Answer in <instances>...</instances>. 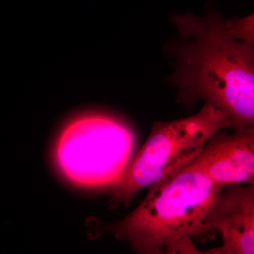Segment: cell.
Here are the masks:
<instances>
[{
    "mask_svg": "<svg viewBox=\"0 0 254 254\" xmlns=\"http://www.w3.org/2000/svg\"><path fill=\"white\" fill-rule=\"evenodd\" d=\"M173 22L185 41L175 47L173 77L185 103L205 100L230 117L234 131L254 125L253 46L227 36L223 18L175 15Z\"/></svg>",
    "mask_w": 254,
    "mask_h": 254,
    "instance_id": "6da1fadb",
    "label": "cell"
},
{
    "mask_svg": "<svg viewBox=\"0 0 254 254\" xmlns=\"http://www.w3.org/2000/svg\"><path fill=\"white\" fill-rule=\"evenodd\" d=\"M225 188L187 164L148 187L143 201L123 220L105 224L90 218L88 237L94 240L110 232L138 254H202L193 240H210L203 220Z\"/></svg>",
    "mask_w": 254,
    "mask_h": 254,
    "instance_id": "7a4b0ae2",
    "label": "cell"
},
{
    "mask_svg": "<svg viewBox=\"0 0 254 254\" xmlns=\"http://www.w3.org/2000/svg\"><path fill=\"white\" fill-rule=\"evenodd\" d=\"M138 138L128 122L113 114L90 111L62 128L55 158L64 176L88 189L113 186L136 155Z\"/></svg>",
    "mask_w": 254,
    "mask_h": 254,
    "instance_id": "3957f363",
    "label": "cell"
},
{
    "mask_svg": "<svg viewBox=\"0 0 254 254\" xmlns=\"http://www.w3.org/2000/svg\"><path fill=\"white\" fill-rule=\"evenodd\" d=\"M226 128H233L230 117L208 103L193 116L153 124L146 141L112 186L110 209L128 207L138 192L190 163Z\"/></svg>",
    "mask_w": 254,
    "mask_h": 254,
    "instance_id": "277c9868",
    "label": "cell"
},
{
    "mask_svg": "<svg viewBox=\"0 0 254 254\" xmlns=\"http://www.w3.org/2000/svg\"><path fill=\"white\" fill-rule=\"evenodd\" d=\"M225 188L213 200L203 222L210 240L218 232L222 245L202 254H254V185Z\"/></svg>",
    "mask_w": 254,
    "mask_h": 254,
    "instance_id": "5b68a950",
    "label": "cell"
},
{
    "mask_svg": "<svg viewBox=\"0 0 254 254\" xmlns=\"http://www.w3.org/2000/svg\"><path fill=\"white\" fill-rule=\"evenodd\" d=\"M189 164L217 185H254V127L214 135Z\"/></svg>",
    "mask_w": 254,
    "mask_h": 254,
    "instance_id": "8992f818",
    "label": "cell"
},
{
    "mask_svg": "<svg viewBox=\"0 0 254 254\" xmlns=\"http://www.w3.org/2000/svg\"><path fill=\"white\" fill-rule=\"evenodd\" d=\"M223 26L227 36L237 41L253 46L254 41V14L245 18L223 19Z\"/></svg>",
    "mask_w": 254,
    "mask_h": 254,
    "instance_id": "52a82bcc",
    "label": "cell"
}]
</instances>
